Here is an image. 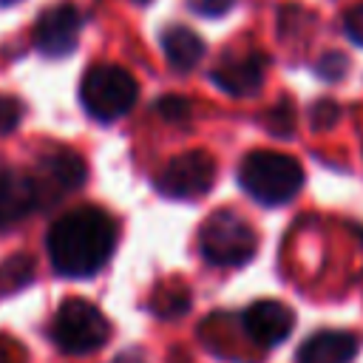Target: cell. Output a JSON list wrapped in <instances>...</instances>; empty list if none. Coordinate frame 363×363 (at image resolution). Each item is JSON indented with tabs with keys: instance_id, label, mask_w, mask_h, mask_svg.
<instances>
[{
	"instance_id": "cell-18",
	"label": "cell",
	"mask_w": 363,
	"mask_h": 363,
	"mask_svg": "<svg viewBox=\"0 0 363 363\" xmlns=\"http://www.w3.org/2000/svg\"><path fill=\"white\" fill-rule=\"evenodd\" d=\"M20 113H23V108L14 96H0V133L14 130L20 122Z\"/></svg>"
},
{
	"instance_id": "cell-5",
	"label": "cell",
	"mask_w": 363,
	"mask_h": 363,
	"mask_svg": "<svg viewBox=\"0 0 363 363\" xmlns=\"http://www.w3.org/2000/svg\"><path fill=\"white\" fill-rule=\"evenodd\" d=\"M108 335H111L108 318L99 312V306L82 298L62 301V306L51 320V337L57 349L65 354H91L105 346Z\"/></svg>"
},
{
	"instance_id": "cell-19",
	"label": "cell",
	"mask_w": 363,
	"mask_h": 363,
	"mask_svg": "<svg viewBox=\"0 0 363 363\" xmlns=\"http://www.w3.org/2000/svg\"><path fill=\"white\" fill-rule=\"evenodd\" d=\"M315 71L323 79H340L346 74V57L343 54H326V57H320V62H318Z\"/></svg>"
},
{
	"instance_id": "cell-10",
	"label": "cell",
	"mask_w": 363,
	"mask_h": 363,
	"mask_svg": "<svg viewBox=\"0 0 363 363\" xmlns=\"http://www.w3.org/2000/svg\"><path fill=\"white\" fill-rule=\"evenodd\" d=\"M37 204V187L31 176L0 164V230L17 224Z\"/></svg>"
},
{
	"instance_id": "cell-11",
	"label": "cell",
	"mask_w": 363,
	"mask_h": 363,
	"mask_svg": "<svg viewBox=\"0 0 363 363\" xmlns=\"http://www.w3.org/2000/svg\"><path fill=\"white\" fill-rule=\"evenodd\" d=\"M264 68H267V60L261 54H244L235 60H224L218 68H213L210 77L221 91L233 96H250L261 88Z\"/></svg>"
},
{
	"instance_id": "cell-22",
	"label": "cell",
	"mask_w": 363,
	"mask_h": 363,
	"mask_svg": "<svg viewBox=\"0 0 363 363\" xmlns=\"http://www.w3.org/2000/svg\"><path fill=\"white\" fill-rule=\"evenodd\" d=\"M116 363H145V357H142V352H128V354H122Z\"/></svg>"
},
{
	"instance_id": "cell-2",
	"label": "cell",
	"mask_w": 363,
	"mask_h": 363,
	"mask_svg": "<svg viewBox=\"0 0 363 363\" xmlns=\"http://www.w3.org/2000/svg\"><path fill=\"white\" fill-rule=\"evenodd\" d=\"M241 187L261 204L275 207L298 196L303 184V167L298 159L278 150H252L238 167Z\"/></svg>"
},
{
	"instance_id": "cell-14",
	"label": "cell",
	"mask_w": 363,
	"mask_h": 363,
	"mask_svg": "<svg viewBox=\"0 0 363 363\" xmlns=\"http://www.w3.org/2000/svg\"><path fill=\"white\" fill-rule=\"evenodd\" d=\"M31 272H34V261L28 255L9 258L6 264H0V289L9 292V289H17V286L28 284L31 281Z\"/></svg>"
},
{
	"instance_id": "cell-21",
	"label": "cell",
	"mask_w": 363,
	"mask_h": 363,
	"mask_svg": "<svg viewBox=\"0 0 363 363\" xmlns=\"http://www.w3.org/2000/svg\"><path fill=\"white\" fill-rule=\"evenodd\" d=\"M190 6L199 14H224L233 6V0H190Z\"/></svg>"
},
{
	"instance_id": "cell-16",
	"label": "cell",
	"mask_w": 363,
	"mask_h": 363,
	"mask_svg": "<svg viewBox=\"0 0 363 363\" xmlns=\"http://www.w3.org/2000/svg\"><path fill=\"white\" fill-rule=\"evenodd\" d=\"M292 125H295V113H292V105L284 99V102H278V105L269 111L267 128H269L272 133H278V136H289V133H292Z\"/></svg>"
},
{
	"instance_id": "cell-13",
	"label": "cell",
	"mask_w": 363,
	"mask_h": 363,
	"mask_svg": "<svg viewBox=\"0 0 363 363\" xmlns=\"http://www.w3.org/2000/svg\"><path fill=\"white\" fill-rule=\"evenodd\" d=\"M162 48H164L167 62L176 71H190L204 57L201 37L193 28H184V26H167L164 34H162Z\"/></svg>"
},
{
	"instance_id": "cell-23",
	"label": "cell",
	"mask_w": 363,
	"mask_h": 363,
	"mask_svg": "<svg viewBox=\"0 0 363 363\" xmlns=\"http://www.w3.org/2000/svg\"><path fill=\"white\" fill-rule=\"evenodd\" d=\"M0 363H9V357H6V352H3V346H0Z\"/></svg>"
},
{
	"instance_id": "cell-7",
	"label": "cell",
	"mask_w": 363,
	"mask_h": 363,
	"mask_svg": "<svg viewBox=\"0 0 363 363\" xmlns=\"http://www.w3.org/2000/svg\"><path fill=\"white\" fill-rule=\"evenodd\" d=\"M79 28H82L79 9L74 3H57L37 17L34 48L45 57H65L68 51L77 48Z\"/></svg>"
},
{
	"instance_id": "cell-8",
	"label": "cell",
	"mask_w": 363,
	"mask_h": 363,
	"mask_svg": "<svg viewBox=\"0 0 363 363\" xmlns=\"http://www.w3.org/2000/svg\"><path fill=\"white\" fill-rule=\"evenodd\" d=\"M31 179L37 187V201L43 196L45 201H54L85 182V162L74 150H51L37 162V170Z\"/></svg>"
},
{
	"instance_id": "cell-12",
	"label": "cell",
	"mask_w": 363,
	"mask_h": 363,
	"mask_svg": "<svg viewBox=\"0 0 363 363\" xmlns=\"http://www.w3.org/2000/svg\"><path fill=\"white\" fill-rule=\"evenodd\" d=\"M357 335L340 332V329H323L315 332L301 349L298 363H352L357 354Z\"/></svg>"
},
{
	"instance_id": "cell-24",
	"label": "cell",
	"mask_w": 363,
	"mask_h": 363,
	"mask_svg": "<svg viewBox=\"0 0 363 363\" xmlns=\"http://www.w3.org/2000/svg\"><path fill=\"white\" fill-rule=\"evenodd\" d=\"M0 3H3V6H11V3H17V0H0Z\"/></svg>"
},
{
	"instance_id": "cell-6",
	"label": "cell",
	"mask_w": 363,
	"mask_h": 363,
	"mask_svg": "<svg viewBox=\"0 0 363 363\" xmlns=\"http://www.w3.org/2000/svg\"><path fill=\"white\" fill-rule=\"evenodd\" d=\"M216 182V162L204 150H187L173 156L156 176V190L167 199H199Z\"/></svg>"
},
{
	"instance_id": "cell-25",
	"label": "cell",
	"mask_w": 363,
	"mask_h": 363,
	"mask_svg": "<svg viewBox=\"0 0 363 363\" xmlns=\"http://www.w3.org/2000/svg\"><path fill=\"white\" fill-rule=\"evenodd\" d=\"M142 3H145V0H142Z\"/></svg>"
},
{
	"instance_id": "cell-4",
	"label": "cell",
	"mask_w": 363,
	"mask_h": 363,
	"mask_svg": "<svg viewBox=\"0 0 363 363\" xmlns=\"http://www.w3.org/2000/svg\"><path fill=\"white\" fill-rule=\"evenodd\" d=\"M258 235L247 218L233 210L213 213L199 233V250L204 261L216 267H241L255 255Z\"/></svg>"
},
{
	"instance_id": "cell-9",
	"label": "cell",
	"mask_w": 363,
	"mask_h": 363,
	"mask_svg": "<svg viewBox=\"0 0 363 363\" xmlns=\"http://www.w3.org/2000/svg\"><path fill=\"white\" fill-rule=\"evenodd\" d=\"M244 332L261 346H278L289 337L295 326V315L281 301H255L244 309Z\"/></svg>"
},
{
	"instance_id": "cell-20",
	"label": "cell",
	"mask_w": 363,
	"mask_h": 363,
	"mask_svg": "<svg viewBox=\"0 0 363 363\" xmlns=\"http://www.w3.org/2000/svg\"><path fill=\"white\" fill-rule=\"evenodd\" d=\"M343 26H346L349 40H354L357 45H363V3H360V6H354V9L346 14Z\"/></svg>"
},
{
	"instance_id": "cell-3",
	"label": "cell",
	"mask_w": 363,
	"mask_h": 363,
	"mask_svg": "<svg viewBox=\"0 0 363 363\" xmlns=\"http://www.w3.org/2000/svg\"><path fill=\"white\" fill-rule=\"evenodd\" d=\"M136 96H139V85L130 77V71H125L122 65H111V62L94 65L85 71L79 82L82 108L99 122H113L125 116L133 108Z\"/></svg>"
},
{
	"instance_id": "cell-15",
	"label": "cell",
	"mask_w": 363,
	"mask_h": 363,
	"mask_svg": "<svg viewBox=\"0 0 363 363\" xmlns=\"http://www.w3.org/2000/svg\"><path fill=\"white\" fill-rule=\"evenodd\" d=\"M156 113L164 119V122H187L190 119V102L184 96H176V94H167L156 102Z\"/></svg>"
},
{
	"instance_id": "cell-1",
	"label": "cell",
	"mask_w": 363,
	"mask_h": 363,
	"mask_svg": "<svg viewBox=\"0 0 363 363\" xmlns=\"http://www.w3.org/2000/svg\"><path fill=\"white\" fill-rule=\"evenodd\" d=\"M45 244L60 275L88 278L108 264L116 247V224L99 207H79L51 224Z\"/></svg>"
},
{
	"instance_id": "cell-17",
	"label": "cell",
	"mask_w": 363,
	"mask_h": 363,
	"mask_svg": "<svg viewBox=\"0 0 363 363\" xmlns=\"http://www.w3.org/2000/svg\"><path fill=\"white\" fill-rule=\"evenodd\" d=\"M337 113H340L337 102H332V99H320V102H315V108H312V125H315L318 130L332 128V125L337 122Z\"/></svg>"
}]
</instances>
